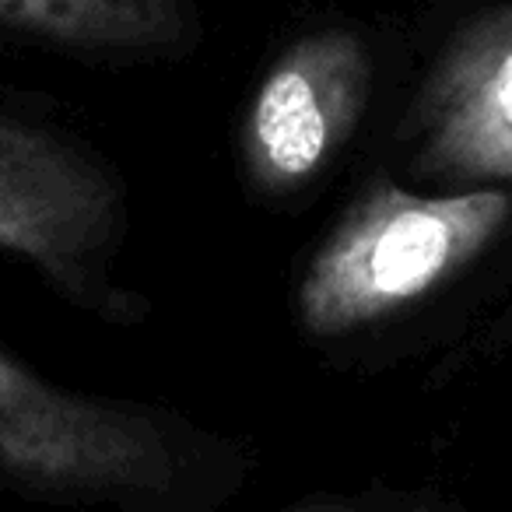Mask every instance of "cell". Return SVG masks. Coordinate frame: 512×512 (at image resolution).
Returning <instances> with one entry per match:
<instances>
[{
	"instance_id": "obj_1",
	"label": "cell",
	"mask_w": 512,
	"mask_h": 512,
	"mask_svg": "<svg viewBox=\"0 0 512 512\" xmlns=\"http://www.w3.org/2000/svg\"><path fill=\"white\" fill-rule=\"evenodd\" d=\"M249 460L169 407L64 390L0 344V488L53 505L204 512Z\"/></svg>"
},
{
	"instance_id": "obj_3",
	"label": "cell",
	"mask_w": 512,
	"mask_h": 512,
	"mask_svg": "<svg viewBox=\"0 0 512 512\" xmlns=\"http://www.w3.org/2000/svg\"><path fill=\"white\" fill-rule=\"evenodd\" d=\"M127 190L102 151L64 127L0 109V249L74 309L113 327L148 320L151 302L116 278Z\"/></svg>"
},
{
	"instance_id": "obj_2",
	"label": "cell",
	"mask_w": 512,
	"mask_h": 512,
	"mask_svg": "<svg viewBox=\"0 0 512 512\" xmlns=\"http://www.w3.org/2000/svg\"><path fill=\"white\" fill-rule=\"evenodd\" d=\"M509 221L505 186L421 197L376 179L309 256L295 288L302 334L341 341L418 306L460 278Z\"/></svg>"
},
{
	"instance_id": "obj_6",
	"label": "cell",
	"mask_w": 512,
	"mask_h": 512,
	"mask_svg": "<svg viewBox=\"0 0 512 512\" xmlns=\"http://www.w3.org/2000/svg\"><path fill=\"white\" fill-rule=\"evenodd\" d=\"M197 36L193 0H0V39L64 57H176Z\"/></svg>"
},
{
	"instance_id": "obj_4",
	"label": "cell",
	"mask_w": 512,
	"mask_h": 512,
	"mask_svg": "<svg viewBox=\"0 0 512 512\" xmlns=\"http://www.w3.org/2000/svg\"><path fill=\"white\" fill-rule=\"evenodd\" d=\"M372 95V53L362 32L330 25L302 32L267 67L239 134L242 172L256 193L295 197L323 176L355 137Z\"/></svg>"
},
{
	"instance_id": "obj_5",
	"label": "cell",
	"mask_w": 512,
	"mask_h": 512,
	"mask_svg": "<svg viewBox=\"0 0 512 512\" xmlns=\"http://www.w3.org/2000/svg\"><path fill=\"white\" fill-rule=\"evenodd\" d=\"M407 165L453 190H512V8L442 46L407 113Z\"/></svg>"
}]
</instances>
